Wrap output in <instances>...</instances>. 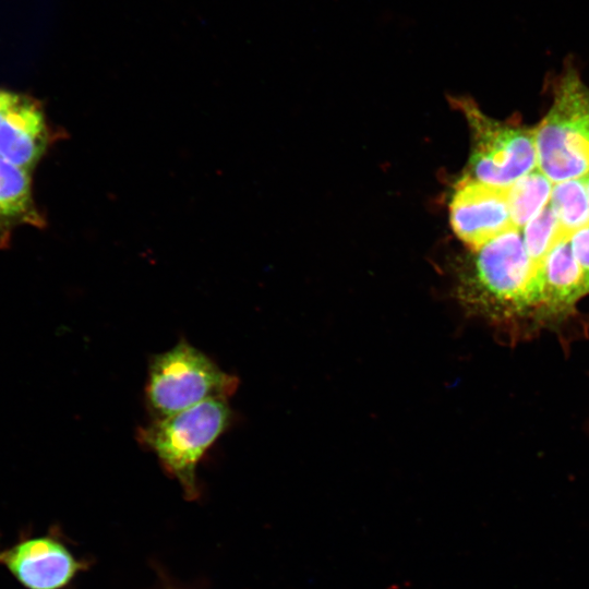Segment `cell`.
Wrapping results in <instances>:
<instances>
[{"label":"cell","mask_w":589,"mask_h":589,"mask_svg":"<svg viewBox=\"0 0 589 589\" xmlns=\"http://www.w3.org/2000/svg\"><path fill=\"white\" fill-rule=\"evenodd\" d=\"M0 564L27 589H62L84 568L65 544L49 536L0 551Z\"/></svg>","instance_id":"8"},{"label":"cell","mask_w":589,"mask_h":589,"mask_svg":"<svg viewBox=\"0 0 589 589\" xmlns=\"http://www.w3.org/2000/svg\"><path fill=\"white\" fill-rule=\"evenodd\" d=\"M549 204L567 236L589 225L585 176L553 183Z\"/></svg>","instance_id":"12"},{"label":"cell","mask_w":589,"mask_h":589,"mask_svg":"<svg viewBox=\"0 0 589 589\" xmlns=\"http://www.w3.org/2000/svg\"><path fill=\"white\" fill-rule=\"evenodd\" d=\"M542 284L541 327L562 322L572 314L576 303L588 294L569 237L562 238L546 254L542 263Z\"/></svg>","instance_id":"9"},{"label":"cell","mask_w":589,"mask_h":589,"mask_svg":"<svg viewBox=\"0 0 589 589\" xmlns=\"http://www.w3.org/2000/svg\"><path fill=\"white\" fill-rule=\"evenodd\" d=\"M449 221L457 238L476 251L493 238L515 228L506 189L483 183L468 173L460 178L449 201Z\"/></svg>","instance_id":"7"},{"label":"cell","mask_w":589,"mask_h":589,"mask_svg":"<svg viewBox=\"0 0 589 589\" xmlns=\"http://www.w3.org/2000/svg\"><path fill=\"white\" fill-rule=\"evenodd\" d=\"M533 131L538 169L553 183L589 172V87L573 62L558 76L553 104Z\"/></svg>","instance_id":"2"},{"label":"cell","mask_w":589,"mask_h":589,"mask_svg":"<svg viewBox=\"0 0 589 589\" xmlns=\"http://www.w3.org/2000/svg\"><path fill=\"white\" fill-rule=\"evenodd\" d=\"M237 376L221 370L185 340L152 357L145 400L153 420L189 409L211 398H228L238 388Z\"/></svg>","instance_id":"4"},{"label":"cell","mask_w":589,"mask_h":589,"mask_svg":"<svg viewBox=\"0 0 589 589\" xmlns=\"http://www.w3.org/2000/svg\"><path fill=\"white\" fill-rule=\"evenodd\" d=\"M46 225L35 201L32 172L0 156V249L9 248L16 229Z\"/></svg>","instance_id":"10"},{"label":"cell","mask_w":589,"mask_h":589,"mask_svg":"<svg viewBox=\"0 0 589 589\" xmlns=\"http://www.w3.org/2000/svg\"><path fill=\"white\" fill-rule=\"evenodd\" d=\"M471 133L468 175L502 189L538 168L534 131L494 120L469 98H452Z\"/></svg>","instance_id":"5"},{"label":"cell","mask_w":589,"mask_h":589,"mask_svg":"<svg viewBox=\"0 0 589 589\" xmlns=\"http://www.w3.org/2000/svg\"><path fill=\"white\" fill-rule=\"evenodd\" d=\"M226 398H211L164 419L153 420L137 433L169 474L181 485L188 500L199 496L196 467L206 450L231 421Z\"/></svg>","instance_id":"3"},{"label":"cell","mask_w":589,"mask_h":589,"mask_svg":"<svg viewBox=\"0 0 589 589\" xmlns=\"http://www.w3.org/2000/svg\"><path fill=\"white\" fill-rule=\"evenodd\" d=\"M553 182L538 168L506 189L513 226L521 229L550 202Z\"/></svg>","instance_id":"11"},{"label":"cell","mask_w":589,"mask_h":589,"mask_svg":"<svg viewBox=\"0 0 589 589\" xmlns=\"http://www.w3.org/2000/svg\"><path fill=\"white\" fill-rule=\"evenodd\" d=\"M585 179H586V188H587L588 200H589V172L585 176Z\"/></svg>","instance_id":"15"},{"label":"cell","mask_w":589,"mask_h":589,"mask_svg":"<svg viewBox=\"0 0 589 589\" xmlns=\"http://www.w3.org/2000/svg\"><path fill=\"white\" fill-rule=\"evenodd\" d=\"M520 231L530 260L541 269L546 254L555 243L562 238L569 237L561 228L550 204L526 224Z\"/></svg>","instance_id":"13"},{"label":"cell","mask_w":589,"mask_h":589,"mask_svg":"<svg viewBox=\"0 0 589 589\" xmlns=\"http://www.w3.org/2000/svg\"><path fill=\"white\" fill-rule=\"evenodd\" d=\"M569 242L572 252L582 271L586 288L589 293V225L572 233Z\"/></svg>","instance_id":"14"},{"label":"cell","mask_w":589,"mask_h":589,"mask_svg":"<svg viewBox=\"0 0 589 589\" xmlns=\"http://www.w3.org/2000/svg\"><path fill=\"white\" fill-rule=\"evenodd\" d=\"M470 252L455 288L462 306L494 325L541 327L542 269L530 260L520 229L510 228Z\"/></svg>","instance_id":"1"},{"label":"cell","mask_w":589,"mask_h":589,"mask_svg":"<svg viewBox=\"0 0 589 589\" xmlns=\"http://www.w3.org/2000/svg\"><path fill=\"white\" fill-rule=\"evenodd\" d=\"M62 136L49 123L41 101L0 87V156L33 172Z\"/></svg>","instance_id":"6"}]
</instances>
